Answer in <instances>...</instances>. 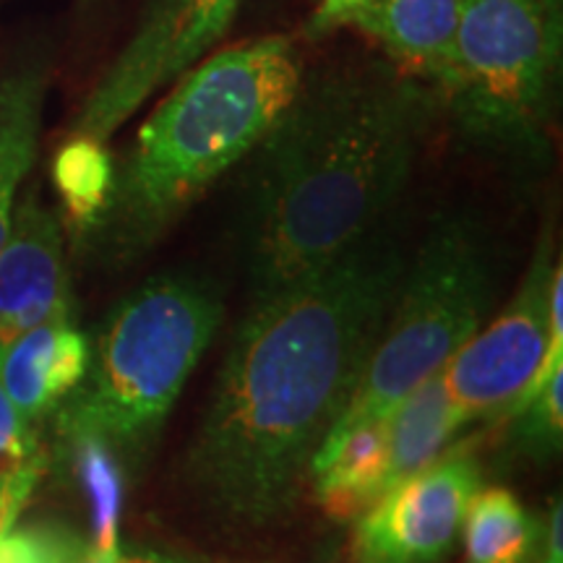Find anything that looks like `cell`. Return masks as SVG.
I'll return each mask as SVG.
<instances>
[{
	"instance_id": "cell-13",
	"label": "cell",
	"mask_w": 563,
	"mask_h": 563,
	"mask_svg": "<svg viewBox=\"0 0 563 563\" xmlns=\"http://www.w3.org/2000/svg\"><path fill=\"white\" fill-rule=\"evenodd\" d=\"M47 74L24 66L0 84V249L9 238L16 196L37 157Z\"/></svg>"
},
{
	"instance_id": "cell-20",
	"label": "cell",
	"mask_w": 563,
	"mask_h": 563,
	"mask_svg": "<svg viewBox=\"0 0 563 563\" xmlns=\"http://www.w3.org/2000/svg\"><path fill=\"white\" fill-rule=\"evenodd\" d=\"M365 0H321L319 9L311 16V34H327L336 26L350 24L355 13L363 9Z\"/></svg>"
},
{
	"instance_id": "cell-10",
	"label": "cell",
	"mask_w": 563,
	"mask_h": 563,
	"mask_svg": "<svg viewBox=\"0 0 563 563\" xmlns=\"http://www.w3.org/2000/svg\"><path fill=\"white\" fill-rule=\"evenodd\" d=\"M66 316L70 290L60 220L37 191H26L0 249V350L26 329Z\"/></svg>"
},
{
	"instance_id": "cell-15",
	"label": "cell",
	"mask_w": 563,
	"mask_h": 563,
	"mask_svg": "<svg viewBox=\"0 0 563 563\" xmlns=\"http://www.w3.org/2000/svg\"><path fill=\"white\" fill-rule=\"evenodd\" d=\"M112 175H115V165H112L110 152L97 139L70 133V139L55 154L53 183L70 222L81 235L102 214L112 188Z\"/></svg>"
},
{
	"instance_id": "cell-19",
	"label": "cell",
	"mask_w": 563,
	"mask_h": 563,
	"mask_svg": "<svg viewBox=\"0 0 563 563\" xmlns=\"http://www.w3.org/2000/svg\"><path fill=\"white\" fill-rule=\"evenodd\" d=\"M32 446V428L21 420L16 407H13L9 391L0 382V456H13L24 460Z\"/></svg>"
},
{
	"instance_id": "cell-8",
	"label": "cell",
	"mask_w": 563,
	"mask_h": 563,
	"mask_svg": "<svg viewBox=\"0 0 563 563\" xmlns=\"http://www.w3.org/2000/svg\"><path fill=\"white\" fill-rule=\"evenodd\" d=\"M483 470L467 446L386 490L361 514L355 551L363 563H441L462 534Z\"/></svg>"
},
{
	"instance_id": "cell-18",
	"label": "cell",
	"mask_w": 563,
	"mask_h": 563,
	"mask_svg": "<svg viewBox=\"0 0 563 563\" xmlns=\"http://www.w3.org/2000/svg\"><path fill=\"white\" fill-rule=\"evenodd\" d=\"M514 443L532 456H553L561 452L563 435V368L555 371L530 402L514 410Z\"/></svg>"
},
{
	"instance_id": "cell-5",
	"label": "cell",
	"mask_w": 563,
	"mask_h": 563,
	"mask_svg": "<svg viewBox=\"0 0 563 563\" xmlns=\"http://www.w3.org/2000/svg\"><path fill=\"white\" fill-rule=\"evenodd\" d=\"M493 300L490 262L467 222L443 220L420 245L340 420L313 470L357 428L384 418L435 376L481 329ZM313 475V473H311Z\"/></svg>"
},
{
	"instance_id": "cell-9",
	"label": "cell",
	"mask_w": 563,
	"mask_h": 563,
	"mask_svg": "<svg viewBox=\"0 0 563 563\" xmlns=\"http://www.w3.org/2000/svg\"><path fill=\"white\" fill-rule=\"evenodd\" d=\"M553 266L545 238L504 313L443 365V382L467 422L509 412L543 363L551 336L548 308Z\"/></svg>"
},
{
	"instance_id": "cell-11",
	"label": "cell",
	"mask_w": 563,
	"mask_h": 563,
	"mask_svg": "<svg viewBox=\"0 0 563 563\" xmlns=\"http://www.w3.org/2000/svg\"><path fill=\"white\" fill-rule=\"evenodd\" d=\"M89 355V340L70 316L26 329L0 350V382L26 426L32 428L74 391Z\"/></svg>"
},
{
	"instance_id": "cell-2",
	"label": "cell",
	"mask_w": 563,
	"mask_h": 563,
	"mask_svg": "<svg viewBox=\"0 0 563 563\" xmlns=\"http://www.w3.org/2000/svg\"><path fill=\"white\" fill-rule=\"evenodd\" d=\"M435 100L433 87L402 68L347 66L302 81L251 154L253 298L371 241L407 188Z\"/></svg>"
},
{
	"instance_id": "cell-17",
	"label": "cell",
	"mask_w": 563,
	"mask_h": 563,
	"mask_svg": "<svg viewBox=\"0 0 563 563\" xmlns=\"http://www.w3.org/2000/svg\"><path fill=\"white\" fill-rule=\"evenodd\" d=\"M74 452L81 485L87 488L95 509L97 545L118 548V509H121V470L104 443L81 439L68 443Z\"/></svg>"
},
{
	"instance_id": "cell-21",
	"label": "cell",
	"mask_w": 563,
	"mask_h": 563,
	"mask_svg": "<svg viewBox=\"0 0 563 563\" xmlns=\"http://www.w3.org/2000/svg\"><path fill=\"white\" fill-rule=\"evenodd\" d=\"M538 563H563V509L561 501L551 506L543 530V559Z\"/></svg>"
},
{
	"instance_id": "cell-12",
	"label": "cell",
	"mask_w": 563,
	"mask_h": 563,
	"mask_svg": "<svg viewBox=\"0 0 563 563\" xmlns=\"http://www.w3.org/2000/svg\"><path fill=\"white\" fill-rule=\"evenodd\" d=\"M462 0H365L350 24L389 53L397 66L422 81H441L454 47Z\"/></svg>"
},
{
	"instance_id": "cell-16",
	"label": "cell",
	"mask_w": 563,
	"mask_h": 563,
	"mask_svg": "<svg viewBox=\"0 0 563 563\" xmlns=\"http://www.w3.org/2000/svg\"><path fill=\"white\" fill-rule=\"evenodd\" d=\"M0 563H178L159 553H129L87 543L55 525L19 527L0 534Z\"/></svg>"
},
{
	"instance_id": "cell-4",
	"label": "cell",
	"mask_w": 563,
	"mask_h": 563,
	"mask_svg": "<svg viewBox=\"0 0 563 563\" xmlns=\"http://www.w3.org/2000/svg\"><path fill=\"white\" fill-rule=\"evenodd\" d=\"M220 323L222 300L201 282H144L108 316L87 373L58 405L60 439L100 441L115 460L150 452Z\"/></svg>"
},
{
	"instance_id": "cell-6",
	"label": "cell",
	"mask_w": 563,
	"mask_h": 563,
	"mask_svg": "<svg viewBox=\"0 0 563 563\" xmlns=\"http://www.w3.org/2000/svg\"><path fill=\"white\" fill-rule=\"evenodd\" d=\"M561 53V11L543 0H462L435 95L467 136L532 152L543 139Z\"/></svg>"
},
{
	"instance_id": "cell-7",
	"label": "cell",
	"mask_w": 563,
	"mask_h": 563,
	"mask_svg": "<svg viewBox=\"0 0 563 563\" xmlns=\"http://www.w3.org/2000/svg\"><path fill=\"white\" fill-rule=\"evenodd\" d=\"M243 0H150L136 32L89 91L70 133L108 141L224 37Z\"/></svg>"
},
{
	"instance_id": "cell-1",
	"label": "cell",
	"mask_w": 563,
	"mask_h": 563,
	"mask_svg": "<svg viewBox=\"0 0 563 563\" xmlns=\"http://www.w3.org/2000/svg\"><path fill=\"white\" fill-rule=\"evenodd\" d=\"M405 266L371 238L251 300L188 454V477L209 506L241 522L290 509L361 384Z\"/></svg>"
},
{
	"instance_id": "cell-14",
	"label": "cell",
	"mask_w": 563,
	"mask_h": 563,
	"mask_svg": "<svg viewBox=\"0 0 563 563\" xmlns=\"http://www.w3.org/2000/svg\"><path fill=\"white\" fill-rule=\"evenodd\" d=\"M467 563L538 561V519L506 488L477 490L462 525Z\"/></svg>"
},
{
	"instance_id": "cell-3",
	"label": "cell",
	"mask_w": 563,
	"mask_h": 563,
	"mask_svg": "<svg viewBox=\"0 0 563 563\" xmlns=\"http://www.w3.org/2000/svg\"><path fill=\"white\" fill-rule=\"evenodd\" d=\"M298 47L266 34L222 47L175 81L112 175L97 222V256L129 264L162 241L203 194L249 159L302 87Z\"/></svg>"
}]
</instances>
